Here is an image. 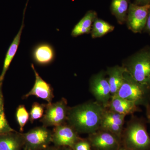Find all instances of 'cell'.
<instances>
[{
  "label": "cell",
  "instance_id": "obj_1",
  "mask_svg": "<svg viewBox=\"0 0 150 150\" xmlns=\"http://www.w3.org/2000/svg\"><path fill=\"white\" fill-rule=\"evenodd\" d=\"M105 108L96 101L69 108L67 117L68 125L78 133H94L100 128Z\"/></svg>",
  "mask_w": 150,
  "mask_h": 150
},
{
  "label": "cell",
  "instance_id": "obj_2",
  "mask_svg": "<svg viewBox=\"0 0 150 150\" xmlns=\"http://www.w3.org/2000/svg\"><path fill=\"white\" fill-rule=\"evenodd\" d=\"M147 122L144 118L132 116L122 133L123 146L131 150H150Z\"/></svg>",
  "mask_w": 150,
  "mask_h": 150
},
{
  "label": "cell",
  "instance_id": "obj_3",
  "mask_svg": "<svg viewBox=\"0 0 150 150\" xmlns=\"http://www.w3.org/2000/svg\"><path fill=\"white\" fill-rule=\"evenodd\" d=\"M123 66L134 80L150 90V46L134 54Z\"/></svg>",
  "mask_w": 150,
  "mask_h": 150
},
{
  "label": "cell",
  "instance_id": "obj_4",
  "mask_svg": "<svg viewBox=\"0 0 150 150\" xmlns=\"http://www.w3.org/2000/svg\"><path fill=\"white\" fill-rule=\"evenodd\" d=\"M115 95L145 106L149 103L150 90L136 81L126 71L123 83Z\"/></svg>",
  "mask_w": 150,
  "mask_h": 150
},
{
  "label": "cell",
  "instance_id": "obj_5",
  "mask_svg": "<svg viewBox=\"0 0 150 150\" xmlns=\"http://www.w3.org/2000/svg\"><path fill=\"white\" fill-rule=\"evenodd\" d=\"M69 108L67 100L64 98L54 103H48L46 105L45 114L40 121L45 127H56L64 124L67 121Z\"/></svg>",
  "mask_w": 150,
  "mask_h": 150
},
{
  "label": "cell",
  "instance_id": "obj_6",
  "mask_svg": "<svg viewBox=\"0 0 150 150\" xmlns=\"http://www.w3.org/2000/svg\"><path fill=\"white\" fill-rule=\"evenodd\" d=\"M24 149L27 150H42L52 142V133L44 127H37L22 134Z\"/></svg>",
  "mask_w": 150,
  "mask_h": 150
},
{
  "label": "cell",
  "instance_id": "obj_7",
  "mask_svg": "<svg viewBox=\"0 0 150 150\" xmlns=\"http://www.w3.org/2000/svg\"><path fill=\"white\" fill-rule=\"evenodd\" d=\"M90 90L97 102L105 108L108 107L112 95L105 73L100 72L92 77L90 81Z\"/></svg>",
  "mask_w": 150,
  "mask_h": 150
},
{
  "label": "cell",
  "instance_id": "obj_8",
  "mask_svg": "<svg viewBox=\"0 0 150 150\" xmlns=\"http://www.w3.org/2000/svg\"><path fill=\"white\" fill-rule=\"evenodd\" d=\"M150 9V4L143 6L130 4L126 22L132 32L141 33L144 31Z\"/></svg>",
  "mask_w": 150,
  "mask_h": 150
},
{
  "label": "cell",
  "instance_id": "obj_9",
  "mask_svg": "<svg viewBox=\"0 0 150 150\" xmlns=\"http://www.w3.org/2000/svg\"><path fill=\"white\" fill-rule=\"evenodd\" d=\"M120 140L115 135L99 129L89 134L88 142L95 150H117L120 147Z\"/></svg>",
  "mask_w": 150,
  "mask_h": 150
},
{
  "label": "cell",
  "instance_id": "obj_10",
  "mask_svg": "<svg viewBox=\"0 0 150 150\" xmlns=\"http://www.w3.org/2000/svg\"><path fill=\"white\" fill-rule=\"evenodd\" d=\"M81 139L77 132L69 125L56 126L52 133V142L57 147L68 146L74 150L76 143Z\"/></svg>",
  "mask_w": 150,
  "mask_h": 150
},
{
  "label": "cell",
  "instance_id": "obj_11",
  "mask_svg": "<svg viewBox=\"0 0 150 150\" xmlns=\"http://www.w3.org/2000/svg\"><path fill=\"white\" fill-rule=\"evenodd\" d=\"M126 116L106 108L103 115L100 129L110 132L121 140Z\"/></svg>",
  "mask_w": 150,
  "mask_h": 150
},
{
  "label": "cell",
  "instance_id": "obj_12",
  "mask_svg": "<svg viewBox=\"0 0 150 150\" xmlns=\"http://www.w3.org/2000/svg\"><path fill=\"white\" fill-rule=\"evenodd\" d=\"M33 61L36 64L47 66L55 60L56 53L54 46L47 42H41L36 44L31 51Z\"/></svg>",
  "mask_w": 150,
  "mask_h": 150
},
{
  "label": "cell",
  "instance_id": "obj_13",
  "mask_svg": "<svg viewBox=\"0 0 150 150\" xmlns=\"http://www.w3.org/2000/svg\"><path fill=\"white\" fill-rule=\"evenodd\" d=\"M31 67L34 73L35 81L33 87L24 97L27 98L31 96H34L44 100L48 103H51L54 98L53 89L50 84L44 80L35 69L33 64H31Z\"/></svg>",
  "mask_w": 150,
  "mask_h": 150
},
{
  "label": "cell",
  "instance_id": "obj_14",
  "mask_svg": "<svg viewBox=\"0 0 150 150\" xmlns=\"http://www.w3.org/2000/svg\"><path fill=\"white\" fill-rule=\"evenodd\" d=\"M107 108L126 116L141 111L139 106L135 102L115 95L111 97Z\"/></svg>",
  "mask_w": 150,
  "mask_h": 150
},
{
  "label": "cell",
  "instance_id": "obj_15",
  "mask_svg": "<svg viewBox=\"0 0 150 150\" xmlns=\"http://www.w3.org/2000/svg\"><path fill=\"white\" fill-rule=\"evenodd\" d=\"M25 11L23 13V19L22 23L20 28L19 30L17 35L14 38L12 42L11 43L10 46L9 47L8 50L6 54L5 58L4 61V65L2 71L0 75V81H3L4 78L7 71L8 70L9 67L12 61L13 60L14 57L15 56L16 54L18 49L19 45L20 43L21 39L22 33L24 27V15Z\"/></svg>",
  "mask_w": 150,
  "mask_h": 150
},
{
  "label": "cell",
  "instance_id": "obj_16",
  "mask_svg": "<svg viewBox=\"0 0 150 150\" xmlns=\"http://www.w3.org/2000/svg\"><path fill=\"white\" fill-rule=\"evenodd\" d=\"M23 145L22 134L16 131L0 134V150H20Z\"/></svg>",
  "mask_w": 150,
  "mask_h": 150
},
{
  "label": "cell",
  "instance_id": "obj_17",
  "mask_svg": "<svg viewBox=\"0 0 150 150\" xmlns=\"http://www.w3.org/2000/svg\"><path fill=\"white\" fill-rule=\"evenodd\" d=\"M126 69L123 66H116L108 68L106 74L108 83L110 85L112 96L115 95L123 83Z\"/></svg>",
  "mask_w": 150,
  "mask_h": 150
},
{
  "label": "cell",
  "instance_id": "obj_18",
  "mask_svg": "<svg viewBox=\"0 0 150 150\" xmlns=\"http://www.w3.org/2000/svg\"><path fill=\"white\" fill-rule=\"evenodd\" d=\"M96 18L97 13L95 11H88L73 28L71 33V36L76 37L89 33Z\"/></svg>",
  "mask_w": 150,
  "mask_h": 150
},
{
  "label": "cell",
  "instance_id": "obj_19",
  "mask_svg": "<svg viewBox=\"0 0 150 150\" xmlns=\"http://www.w3.org/2000/svg\"><path fill=\"white\" fill-rule=\"evenodd\" d=\"M130 4L129 0H112L110 11L119 24H124L126 21Z\"/></svg>",
  "mask_w": 150,
  "mask_h": 150
},
{
  "label": "cell",
  "instance_id": "obj_20",
  "mask_svg": "<svg viewBox=\"0 0 150 150\" xmlns=\"http://www.w3.org/2000/svg\"><path fill=\"white\" fill-rule=\"evenodd\" d=\"M114 29L113 25L96 18L93 22L91 31V36L93 38L101 37L108 33L112 32Z\"/></svg>",
  "mask_w": 150,
  "mask_h": 150
},
{
  "label": "cell",
  "instance_id": "obj_21",
  "mask_svg": "<svg viewBox=\"0 0 150 150\" xmlns=\"http://www.w3.org/2000/svg\"><path fill=\"white\" fill-rule=\"evenodd\" d=\"M17 121L21 131L29 120V114L24 105H20L17 109L16 112Z\"/></svg>",
  "mask_w": 150,
  "mask_h": 150
},
{
  "label": "cell",
  "instance_id": "obj_22",
  "mask_svg": "<svg viewBox=\"0 0 150 150\" xmlns=\"http://www.w3.org/2000/svg\"><path fill=\"white\" fill-rule=\"evenodd\" d=\"M44 107L43 104L38 103H34L32 105L31 110L30 112V118L33 123L35 120L42 118L44 113Z\"/></svg>",
  "mask_w": 150,
  "mask_h": 150
},
{
  "label": "cell",
  "instance_id": "obj_23",
  "mask_svg": "<svg viewBox=\"0 0 150 150\" xmlns=\"http://www.w3.org/2000/svg\"><path fill=\"white\" fill-rule=\"evenodd\" d=\"M15 131L9 125L6 119L4 110L0 112V134H6Z\"/></svg>",
  "mask_w": 150,
  "mask_h": 150
},
{
  "label": "cell",
  "instance_id": "obj_24",
  "mask_svg": "<svg viewBox=\"0 0 150 150\" xmlns=\"http://www.w3.org/2000/svg\"><path fill=\"white\" fill-rule=\"evenodd\" d=\"M74 150H91V146L88 141L82 139L76 143Z\"/></svg>",
  "mask_w": 150,
  "mask_h": 150
},
{
  "label": "cell",
  "instance_id": "obj_25",
  "mask_svg": "<svg viewBox=\"0 0 150 150\" xmlns=\"http://www.w3.org/2000/svg\"><path fill=\"white\" fill-rule=\"evenodd\" d=\"M144 31L150 35V9L148 13L147 19Z\"/></svg>",
  "mask_w": 150,
  "mask_h": 150
},
{
  "label": "cell",
  "instance_id": "obj_26",
  "mask_svg": "<svg viewBox=\"0 0 150 150\" xmlns=\"http://www.w3.org/2000/svg\"><path fill=\"white\" fill-rule=\"evenodd\" d=\"M2 84L3 81H0V112L4 110V98L2 91Z\"/></svg>",
  "mask_w": 150,
  "mask_h": 150
},
{
  "label": "cell",
  "instance_id": "obj_27",
  "mask_svg": "<svg viewBox=\"0 0 150 150\" xmlns=\"http://www.w3.org/2000/svg\"><path fill=\"white\" fill-rule=\"evenodd\" d=\"M134 4L139 6L149 4L150 0H135Z\"/></svg>",
  "mask_w": 150,
  "mask_h": 150
},
{
  "label": "cell",
  "instance_id": "obj_28",
  "mask_svg": "<svg viewBox=\"0 0 150 150\" xmlns=\"http://www.w3.org/2000/svg\"><path fill=\"white\" fill-rule=\"evenodd\" d=\"M146 108V115L147 121L150 125V108L148 104L145 106Z\"/></svg>",
  "mask_w": 150,
  "mask_h": 150
},
{
  "label": "cell",
  "instance_id": "obj_29",
  "mask_svg": "<svg viewBox=\"0 0 150 150\" xmlns=\"http://www.w3.org/2000/svg\"><path fill=\"white\" fill-rule=\"evenodd\" d=\"M42 150H60L57 147H47L46 149H44Z\"/></svg>",
  "mask_w": 150,
  "mask_h": 150
},
{
  "label": "cell",
  "instance_id": "obj_30",
  "mask_svg": "<svg viewBox=\"0 0 150 150\" xmlns=\"http://www.w3.org/2000/svg\"><path fill=\"white\" fill-rule=\"evenodd\" d=\"M117 150H131L129 149H127V148L123 146V147H120L119 148V149H118Z\"/></svg>",
  "mask_w": 150,
  "mask_h": 150
},
{
  "label": "cell",
  "instance_id": "obj_31",
  "mask_svg": "<svg viewBox=\"0 0 150 150\" xmlns=\"http://www.w3.org/2000/svg\"><path fill=\"white\" fill-rule=\"evenodd\" d=\"M148 105H149V107H150V96L149 97V103H148Z\"/></svg>",
  "mask_w": 150,
  "mask_h": 150
},
{
  "label": "cell",
  "instance_id": "obj_32",
  "mask_svg": "<svg viewBox=\"0 0 150 150\" xmlns=\"http://www.w3.org/2000/svg\"><path fill=\"white\" fill-rule=\"evenodd\" d=\"M65 150H73V149H71V148H69V149H66Z\"/></svg>",
  "mask_w": 150,
  "mask_h": 150
},
{
  "label": "cell",
  "instance_id": "obj_33",
  "mask_svg": "<svg viewBox=\"0 0 150 150\" xmlns=\"http://www.w3.org/2000/svg\"><path fill=\"white\" fill-rule=\"evenodd\" d=\"M24 150H26V149H24Z\"/></svg>",
  "mask_w": 150,
  "mask_h": 150
}]
</instances>
